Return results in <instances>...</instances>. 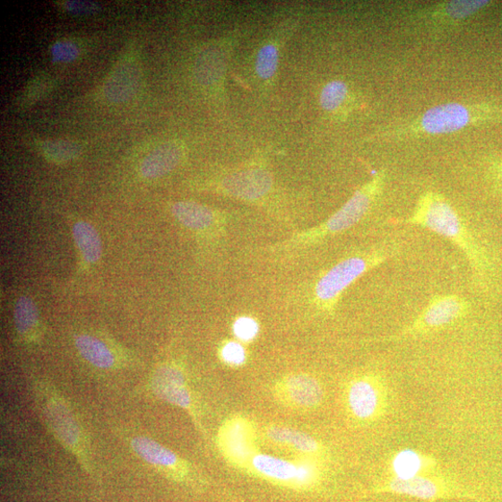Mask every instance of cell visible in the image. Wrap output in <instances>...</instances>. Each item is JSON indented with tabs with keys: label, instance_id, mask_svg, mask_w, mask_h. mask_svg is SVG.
<instances>
[{
	"label": "cell",
	"instance_id": "6da1fadb",
	"mask_svg": "<svg viewBox=\"0 0 502 502\" xmlns=\"http://www.w3.org/2000/svg\"><path fill=\"white\" fill-rule=\"evenodd\" d=\"M386 173L376 172L373 178L350 197L328 220L307 230L296 232L288 239L273 247L274 251L293 250L311 247L333 236L343 233L358 224L369 212L385 187Z\"/></svg>",
	"mask_w": 502,
	"mask_h": 502
},
{
	"label": "cell",
	"instance_id": "7a4b0ae2",
	"mask_svg": "<svg viewBox=\"0 0 502 502\" xmlns=\"http://www.w3.org/2000/svg\"><path fill=\"white\" fill-rule=\"evenodd\" d=\"M484 110L480 106L462 103L439 105L415 119L385 129L381 137L394 141L457 133L483 120Z\"/></svg>",
	"mask_w": 502,
	"mask_h": 502
},
{
	"label": "cell",
	"instance_id": "3957f363",
	"mask_svg": "<svg viewBox=\"0 0 502 502\" xmlns=\"http://www.w3.org/2000/svg\"><path fill=\"white\" fill-rule=\"evenodd\" d=\"M419 226L455 244L472 264H480L479 253L454 206L440 194L425 193L412 214L400 223Z\"/></svg>",
	"mask_w": 502,
	"mask_h": 502
},
{
	"label": "cell",
	"instance_id": "277c9868",
	"mask_svg": "<svg viewBox=\"0 0 502 502\" xmlns=\"http://www.w3.org/2000/svg\"><path fill=\"white\" fill-rule=\"evenodd\" d=\"M36 393L50 433L77 458L88 473L92 474L93 465L86 435L65 398L55 388L43 383L36 385Z\"/></svg>",
	"mask_w": 502,
	"mask_h": 502
},
{
	"label": "cell",
	"instance_id": "5b68a950",
	"mask_svg": "<svg viewBox=\"0 0 502 502\" xmlns=\"http://www.w3.org/2000/svg\"><path fill=\"white\" fill-rule=\"evenodd\" d=\"M387 258L383 249L363 251L349 256L325 271L314 288V301L324 312H333L342 294L373 268L382 264Z\"/></svg>",
	"mask_w": 502,
	"mask_h": 502
},
{
	"label": "cell",
	"instance_id": "8992f818",
	"mask_svg": "<svg viewBox=\"0 0 502 502\" xmlns=\"http://www.w3.org/2000/svg\"><path fill=\"white\" fill-rule=\"evenodd\" d=\"M467 310L468 304L460 296H437L407 328L391 340L416 337L445 329L462 319Z\"/></svg>",
	"mask_w": 502,
	"mask_h": 502
},
{
	"label": "cell",
	"instance_id": "52a82bcc",
	"mask_svg": "<svg viewBox=\"0 0 502 502\" xmlns=\"http://www.w3.org/2000/svg\"><path fill=\"white\" fill-rule=\"evenodd\" d=\"M347 406L351 416L362 422L379 420L388 408L385 384L373 375L359 376L347 390Z\"/></svg>",
	"mask_w": 502,
	"mask_h": 502
},
{
	"label": "cell",
	"instance_id": "ba28073f",
	"mask_svg": "<svg viewBox=\"0 0 502 502\" xmlns=\"http://www.w3.org/2000/svg\"><path fill=\"white\" fill-rule=\"evenodd\" d=\"M378 493L403 495L423 500H438L467 497L464 490L442 477L423 474L408 480L394 479L387 480L376 490Z\"/></svg>",
	"mask_w": 502,
	"mask_h": 502
},
{
	"label": "cell",
	"instance_id": "9c48e42d",
	"mask_svg": "<svg viewBox=\"0 0 502 502\" xmlns=\"http://www.w3.org/2000/svg\"><path fill=\"white\" fill-rule=\"evenodd\" d=\"M130 444L141 459L155 467L169 480L186 485L195 481L190 465L173 451L155 440L143 436H135L131 438Z\"/></svg>",
	"mask_w": 502,
	"mask_h": 502
},
{
	"label": "cell",
	"instance_id": "30bf717a",
	"mask_svg": "<svg viewBox=\"0 0 502 502\" xmlns=\"http://www.w3.org/2000/svg\"><path fill=\"white\" fill-rule=\"evenodd\" d=\"M171 213L185 229L211 238H221L229 229V221L222 215L193 201L174 203Z\"/></svg>",
	"mask_w": 502,
	"mask_h": 502
},
{
	"label": "cell",
	"instance_id": "8fae6325",
	"mask_svg": "<svg viewBox=\"0 0 502 502\" xmlns=\"http://www.w3.org/2000/svg\"><path fill=\"white\" fill-rule=\"evenodd\" d=\"M273 186V175L263 168H250L233 172L225 176L220 184V188L225 195L247 203H256L264 198Z\"/></svg>",
	"mask_w": 502,
	"mask_h": 502
},
{
	"label": "cell",
	"instance_id": "7c38bea8",
	"mask_svg": "<svg viewBox=\"0 0 502 502\" xmlns=\"http://www.w3.org/2000/svg\"><path fill=\"white\" fill-rule=\"evenodd\" d=\"M220 446L223 454L239 466H247L257 455L255 437L250 424L245 420L233 419L220 431Z\"/></svg>",
	"mask_w": 502,
	"mask_h": 502
},
{
	"label": "cell",
	"instance_id": "4fadbf2b",
	"mask_svg": "<svg viewBox=\"0 0 502 502\" xmlns=\"http://www.w3.org/2000/svg\"><path fill=\"white\" fill-rule=\"evenodd\" d=\"M151 388L160 399L191 411L192 397L183 369L175 364H164L153 374Z\"/></svg>",
	"mask_w": 502,
	"mask_h": 502
},
{
	"label": "cell",
	"instance_id": "5bb4252c",
	"mask_svg": "<svg viewBox=\"0 0 502 502\" xmlns=\"http://www.w3.org/2000/svg\"><path fill=\"white\" fill-rule=\"evenodd\" d=\"M278 393L286 404L303 410L318 407L324 397L320 383L308 374L288 376L278 386Z\"/></svg>",
	"mask_w": 502,
	"mask_h": 502
},
{
	"label": "cell",
	"instance_id": "9a60e30c",
	"mask_svg": "<svg viewBox=\"0 0 502 502\" xmlns=\"http://www.w3.org/2000/svg\"><path fill=\"white\" fill-rule=\"evenodd\" d=\"M142 81L139 64L124 59L117 65L104 86V96L112 104L127 102L138 91Z\"/></svg>",
	"mask_w": 502,
	"mask_h": 502
},
{
	"label": "cell",
	"instance_id": "2e32d148",
	"mask_svg": "<svg viewBox=\"0 0 502 502\" xmlns=\"http://www.w3.org/2000/svg\"><path fill=\"white\" fill-rule=\"evenodd\" d=\"M184 158V147L176 141L166 142L148 154L141 165L146 179H158L177 168Z\"/></svg>",
	"mask_w": 502,
	"mask_h": 502
},
{
	"label": "cell",
	"instance_id": "e0dca14e",
	"mask_svg": "<svg viewBox=\"0 0 502 502\" xmlns=\"http://www.w3.org/2000/svg\"><path fill=\"white\" fill-rule=\"evenodd\" d=\"M74 344L82 358L95 368L114 369L123 366V360L116 350L102 339L80 334L74 337Z\"/></svg>",
	"mask_w": 502,
	"mask_h": 502
},
{
	"label": "cell",
	"instance_id": "ac0fdd59",
	"mask_svg": "<svg viewBox=\"0 0 502 502\" xmlns=\"http://www.w3.org/2000/svg\"><path fill=\"white\" fill-rule=\"evenodd\" d=\"M250 465L254 470L264 479L274 483L283 485L293 483H309L303 475V471L294 464L280 458L269 455L257 454Z\"/></svg>",
	"mask_w": 502,
	"mask_h": 502
},
{
	"label": "cell",
	"instance_id": "d6986e66",
	"mask_svg": "<svg viewBox=\"0 0 502 502\" xmlns=\"http://www.w3.org/2000/svg\"><path fill=\"white\" fill-rule=\"evenodd\" d=\"M436 461L412 449L401 450L391 462L394 479L408 480L427 474L436 466Z\"/></svg>",
	"mask_w": 502,
	"mask_h": 502
},
{
	"label": "cell",
	"instance_id": "ffe728a7",
	"mask_svg": "<svg viewBox=\"0 0 502 502\" xmlns=\"http://www.w3.org/2000/svg\"><path fill=\"white\" fill-rule=\"evenodd\" d=\"M13 316L17 333L25 341H34L39 333V319L33 300L27 296L20 297Z\"/></svg>",
	"mask_w": 502,
	"mask_h": 502
},
{
	"label": "cell",
	"instance_id": "44dd1931",
	"mask_svg": "<svg viewBox=\"0 0 502 502\" xmlns=\"http://www.w3.org/2000/svg\"><path fill=\"white\" fill-rule=\"evenodd\" d=\"M73 237L88 264H95L100 260L102 256V243L92 225L86 221L74 223Z\"/></svg>",
	"mask_w": 502,
	"mask_h": 502
},
{
	"label": "cell",
	"instance_id": "7402d4cb",
	"mask_svg": "<svg viewBox=\"0 0 502 502\" xmlns=\"http://www.w3.org/2000/svg\"><path fill=\"white\" fill-rule=\"evenodd\" d=\"M266 435L271 440L290 446L304 454H316L320 450V445L314 437L288 427L271 426Z\"/></svg>",
	"mask_w": 502,
	"mask_h": 502
},
{
	"label": "cell",
	"instance_id": "603a6c76",
	"mask_svg": "<svg viewBox=\"0 0 502 502\" xmlns=\"http://www.w3.org/2000/svg\"><path fill=\"white\" fill-rule=\"evenodd\" d=\"M40 148L46 159L56 163L77 159L82 151L78 143L65 140L46 141L40 144Z\"/></svg>",
	"mask_w": 502,
	"mask_h": 502
},
{
	"label": "cell",
	"instance_id": "cb8c5ba5",
	"mask_svg": "<svg viewBox=\"0 0 502 502\" xmlns=\"http://www.w3.org/2000/svg\"><path fill=\"white\" fill-rule=\"evenodd\" d=\"M349 93L348 86L342 81H333L326 84L320 95L323 109L329 112L338 110L345 102Z\"/></svg>",
	"mask_w": 502,
	"mask_h": 502
},
{
	"label": "cell",
	"instance_id": "d4e9b609",
	"mask_svg": "<svg viewBox=\"0 0 502 502\" xmlns=\"http://www.w3.org/2000/svg\"><path fill=\"white\" fill-rule=\"evenodd\" d=\"M217 53L214 49L204 50L195 62V74L196 80L203 84H210L218 77Z\"/></svg>",
	"mask_w": 502,
	"mask_h": 502
},
{
	"label": "cell",
	"instance_id": "484cf974",
	"mask_svg": "<svg viewBox=\"0 0 502 502\" xmlns=\"http://www.w3.org/2000/svg\"><path fill=\"white\" fill-rule=\"evenodd\" d=\"M279 65V50L273 44L264 46L258 54L256 71L261 79L268 80L275 74Z\"/></svg>",
	"mask_w": 502,
	"mask_h": 502
},
{
	"label": "cell",
	"instance_id": "4316f807",
	"mask_svg": "<svg viewBox=\"0 0 502 502\" xmlns=\"http://www.w3.org/2000/svg\"><path fill=\"white\" fill-rule=\"evenodd\" d=\"M234 333L238 339L242 342L255 340L259 333V325L254 318L243 316L234 324Z\"/></svg>",
	"mask_w": 502,
	"mask_h": 502
},
{
	"label": "cell",
	"instance_id": "83f0119b",
	"mask_svg": "<svg viewBox=\"0 0 502 502\" xmlns=\"http://www.w3.org/2000/svg\"><path fill=\"white\" fill-rule=\"evenodd\" d=\"M221 359L230 366H241L246 361V351L237 342H228L221 349Z\"/></svg>",
	"mask_w": 502,
	"mask_h": 502
},
{
	"label": "cell",
	"instance_id": "f1b7e54d",
	"mask_svg": "<svg viewBox=\"0 0 502 502\" xmlns=\"http://www.w3.org/2000/svg\"><path fill=\"white\" fill-rule=\"evenodd\" d=\"M80 49L71 41H58L52 47V56L59 63H70L77 59Z\"/></svg>",
	"mask_w": 502,
	"mask_h": 502
},
{
	"label": "cell",
	"instance_id": "f546056e",
	"mask_svg": "<svg viewBox=\"0 0 502 502\" xmlns=\"http://www.w3.org/2000/svg\"><path fill=\"white\" fill-rule=\"evenodd\" d=\"M65 9L75 14H88L96 12L99 7L88 2H68L65 4Z\"/></svg>",
	"mask_w": 502,
	"mask_h": 502
}]
</instances>
